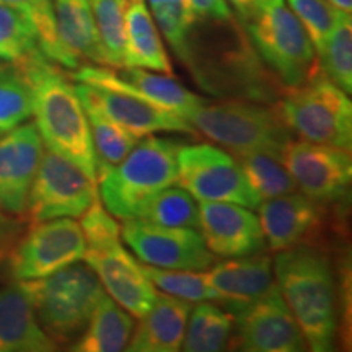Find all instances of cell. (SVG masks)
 Listing matches in <instances>:
<instances>
[{
	"mask_svg": "<svg viewBox=\"0 0 352 352\" xmlns=\"http://www.w3.org/2000/svg\"><path fill=\"white\" fill-rule=\"evenodd\" d=\"M32 87L34 126L43 144L96 184L98 168L85 109L76 85L41 51L16 63Z\"/></svg>",
	"mask_w": 352,
	"mask_h": 352,
	"instance_id": "6da1fadb",
	"label": "cell"
},
{
	"mask_svg": "<svg viewBox=\"0 0 352 352\" xmlns=\"http://www.w3.org/2000/svg\"><path fill=\"white\" fill-rule=\"evenodd\" d=\"M272 266L285 305L314 352L334 349L338 336V290L328 258L305 245L277 252Z\"/></svg>",
	"mask_w": 352,
	"mask_h": 352,
	"instance_id": "7a4b0ae2",
	"label": "cell"
},
{
	"mask_svg": "<svg viewBox=\"0 0 352 352\" xmlns=\"http://www.w3.org/2000/svg\"><path fill=\"white\" fill-rule=\"evenodd\" d=\"M182 142L145 135L118 165L101 170L96 189L101 204L116 219H138L158 192L176 184Z\"/></svg>",
	"mask_w": 352,
	"mask_h": 352,
	"instance_id": "3957f363",
	"label": "cell"
},
{
	"mask_svg": "<svg viewBox=\"0 0 352 352\" xmlns=\"http://www.w3.org/2000/svg\"><path fill=\"white\" fill-rule=\"evenodd\" d=\"M39 327L56 344H70L85 331L104 289L88 264H69L52 274L16 283Z\"/></svg>",
	"mask_w": 352,
	"mask_h": 352,
	"instance_id": "277c9868",
	"label": "cell"
},
{
	"mask_svg": "<svg viewBox=\"0 0 352 352\" xmlns=\"http://www.w3.org/2000/svg\"><path fill=\"white\" fill-rule=\"evenodd\" d=\"M212 142L222 145L233 155L267 152L283 158L284 147L292 132L280 118L279 109H270L246 101L201 103L184 118Z\"/></svg>",
	"mask_w": 352,
	"mask_h": 352,
	"instance_id": "5b68a950",
	"label": "cell"
},
{
	"mask_svg": "<svg viewBox=\"0 0 352 352\" xmlns=\"http://www.w3.org/2000/svg\"><path fill=\"white\" fill-rule=\"evenodd\" d=\"M279 114L292 134L315 144L351 151L352 103L349 95L318 69L305 83L290 87Z\"/></svg>",
	"mask_w": 352,
	"mask_h": 352,
	"instance_id": "8992f818",
	"label": "cell"
},
{
	"mask_svg": "<svg viewBox=\"0 0 352 352\" xmlns=\"http://www.w3.org/2000/svg\"><path fill=\"white\" fill-rule=\"evenodd\" d=\"M245 25L259 54L289 88L318 70L314 44L285 0H261Z\"/></svg>",
	"mask_w": 352,
	"mask_h": 352,
	"instance_id": "52a82bcc",
	"label": "cell"
},
{
	"mask_svg": "<svg viewBox=\"0 0 352 352\" xmlns=\"http://www.w3.org/2000/svg\"><path fill=\"white\" fill-rule=\"evenodd\" d=\"M176 165V184L197 202H233L250 209L261 204V197L248 183L236 158L217 145H182Z\"/></svg>",
	"mask_w": 352,
	"mask_h": 352,
	"instance_id": "ba28073f",
	"label": "cell"
},
{
	"mask_svg": "<svg viewBox=\"0 0 352 352\" xmlns=\"http://www.w3.org/2000/svg\"><path fill=\"white\" fill-rule=\"evenodd\" d=\"M96 199V184L78 166L50 148L43 152L26 202L30 222L82 217Z\"/></svg>",
	"mask_w": 352,
	"mask_h": 352,
	"instance_id": "9c48e42d",
	"label": "cell"
},
{
	"mask_svg": "<svg viewBox=\"0 0 352 352\" xmlns=\"http://www.w3.org/2000/svg\"><path fill=\"white\" fill-rule=\"evenodd\" d=\"M85 250L87 243L77 220L60 217L33 223L8 256L10 274L16 283L41 279L82 261Z\"/></svg>",
	"mask_w": 352,
	"mask_h": 352,
	"instance_id": "30bf717a",
	"label": "cell"
},
{
	"mask_svg": "<svg viewBox=\"0 0 352 352\" xmlns=\"http://www.w3.org/2000/svg\"><path fill=\"white\" fill-rule=\"evenodd\" d=\"M121 239L142 264L162 270L206 271L215 254L196 228L164 227L144 219L124 220Z\"/></svg>",
	"mask_w": 352,
	"mask_h": 352,
	"instance_id": "8fae6325",
	"label": "cell"
},
{
	"mask_svg": "<svg viewBox=\"0 0 352 352\" xmlns=\"http://www.w3.org/2000/svg\"><path fill=\"white\" fill-rule=\"evenodd\" d=\"M283 164L298 191L320 204L340 201L349 191L352 162L346 148L290 139L284 147Z\"/></svg>",
	"mask_w": 352,
	"mask_h": 352,
	"instance_id": "7c38bea8",
	"label": "cell"
},
{
	"mask_svg": "<svg viewBox=\"0 0 352 352\" xmlns=\"http://www.w3.org/2000/svg\"><path fill=\"white\" fill-rule=\"evenodd\" d=\"M233 349L246 352H300L307 341L280 296L277 284L266 296L235 315Z\"/></svg>",
	"mask_w": 352,
	"mask_h": 352,
	"instance_id": "4fadbf2b",
	"label": "cell"
},
{
	"mask_svg": "<svg viewBox=\"0 0 352 352\" xmlns=\"http://www.w3.org/2000/svg\"><path fill=\"white\" fill-rule=\"evenodd\" d=\"M83 261L94 270L107 296L126 311L140 318L151 310L157 298V289L122 245L121 236L87 245Z\"/></svg>",
	"mask_w": 352,
	"mask_h": 352,
	"instance_id": "5bb4252c",
	"label": "cell"
},
{
	"mask_svg": "<svg viewBox=\"0 0 352 352\" xmlns=\"http://www.w3.org/2000/svg\"><path fill=\"white\" fill-rule=\"evenodd\" d=\"M70 77L80 83H94L124 91L182 118H186L188 113L204 103L199 95L189 91L171 76L147 72L139 67L113 69L107 65H80L76 72L70 74Z\"/></svg>",
	"mask_w": 352,
	"mask_h": 352,
	"instance_id": "9a60e30c",
	"label": "cell"
},
{
	"mask_svg": "<svg viewBox=\"0 0 352 352\" xmlns=\"http://www.w3.org/2000/svg\"><path fill=\"white\" fill-rule=\"evenodd\" d=\"M76 91L80 101L94 104L109 120L118 122L139 139L157 132L197 135V131L184 118L124 91L80 82H77Z\"/></svg>",
	"mask_w": 352,
	"mask_h": 352,
	"instance_id": "2e32d148",
	"label": "cell"
},
{
	"mask_svg": "<svg viewBox=\"0 0 352 352\" xmlns=\"http://www.w3.org/2000/svg\"><path fill=\"white\" fill-rule=\"evenodd\" d=\"M199 230L215 256H246L267 248L258 215L233 202H199Z\"/></svg>",
	"mask_w": 352,
	"mask_h": 352,
	"instance_id": "e0dca14e",
	"label": "cell"
},
{
	"mask_svg": "<svg viewBox=\"0 0 352 352\" xmlns=\"http://www.w3.org/2000/svg\"><path fill=\"white\" fill-rule=\"evenodd\" d=\"M43 152V139L34 122H23L0 135V210L20 217L26 212Z\"/></svg>",
	"mask_w": 352,
	"mask_h": 352,
	"instance_id": "ac0fdd59",
	"label": "cell"
},
{
	"mask_svg": "<svg viewBox=\"0 0 352 352\" xmlns=\"http://www.w3.org/2000/svg\"><path fill=\"white\" fill-rule=\"evenodd\" d=\"M206 276L222 297L219 305L233 316L276 285L272 258L264 252L214 263L206 270Z\"/></svg>",
	"mask_w": 352,
	"mask_h": 352,
	"instance_id": "d6986e66",
	"label": "cell"
},
{
	"mask_svg": "<svg viewBox=\"0 0 352 352\" xmlns=\"http://www.w3.org/2000/svg\"><path fill=\"white\" fill-rule=\"evenodd\" d=\"M264 239L271 252H283L303 245L310 233L320 226L321 208L300 191L272 199H264L258 206Z\"/></svg>",
	"mask_w": 352,
	"mask_h": 352,
	"instance_id": "ffe728a7",
	"label": "cell"
},
{
	"mask_svg": "<svg viewBox=\"0 0 352 352\" xmlns=\"http://www.w3.org/2000/svg\"><path fill=\"white\" fill-rule=\"evenodd\" d=\"M192 303L183 298L158 294L151 310L140 316L126 351L176 352L182 351Z\"/></svg>",
	"mask_w": 352,
	"mask_h": 352,
	"instance_id": "44dd1931",
	"label": "cell"
},
{
	"mask_svg": "<svg viewBox=\"0 0 352 352\" xmlns=\"http://www.w3.org/2000/svg\"><path fill=\"white\" fill-rule=\"evenodd\" d=\"M57 344L39 327L19 285L0 289V352H51Z\"/></svg>",
	"mask_w": 352,
	"mask_h": 352,
	"instance_id": "7402d4cb",
	"label": "cell"
},
{
	"mask_svg": "<svg viewBox=\"0 0 352 352\" xmlns=\"http://www.w3.org/2000/svg\"><path fill=\"white\" fill-rule=\"evenodd\" d=\"M60 44L80 67L83 60L104 65L90 0H52Z\"/></svg>",
	"mask_w": 352,
	"mask_h": 352,
	"instance_id": "603a6c76",
	"label": "cell"
},
{
	"mask_svg": "<svg viewBox=\"0 0 352 352\" xmlns=\"http://www.w3.org/2000/svg\"><path fill=\"white\" fill-rule=\"evenodd\" d=\"M124 67L155 70L166 76L173 74L155 20L144 0L126 6Z\"/></svg>",
	"mask_w": 352,
	"mask_h": 352,
	"instance_id": "cb8c5ba5",
	"label": "cell"
},
{
	"mask_svg": "<svg viewBox=\"0 0 352 352\" xmlns=\"http://www.w3.org/2000/svg\"><path fill=\"white\" fill-rule=\"evenodd\" d=\"M134 320L129 311L104 294L100 298L85 331L72 349L77 352H120L129 344Z\"/></svg>",
	"mask_w": 352,
	"mask_h": 352,
	"instance_id": "d4e9b609",
	"label": "cell"
},
{
	"mask_svg": "<svg viewBox=\"0 0 352 352\" xmlns=\"http://www.w3.org/2000/svg\"><path fill=\"white\" fill-rule=\"evenodd\" d=\"M235 316L215 302H197L189 314L182 349L186 352L226 351Z\"/></svg>",
	"mask_w": 352,
	"mask_h": 352,
	"instance_id": "484cf974",
	"label": "cell"
},
{
	"mask_svg": "<svg viewBox=\"0 0 352 352\" xmlns=\"http://www.w3.org/2000/svg\"><path fill=\"white\" fill-rule=\"evenodd\" d=\"M82 104L87 114L88 127H90L96 168L100 173L101 170L120 164L131 152V148L139 142V138L131 134L118 122L109 120L107 114L101 113L94 104L87 103V101H82Z\"/></svg>",
	"mask_w": 352,
	"mask_h": 352,
	"instance_id": "4316f807",
	"label": "cell"
},
{
	"mask_svg": "<svg viewBox=\"0 0 352 352\" xmlns=\"http://www.w3.org/2000/svg\"><path fill=\"white\" fill-rule=\"evenodd\" d=\"M235 158L261 201L298 191L283 158L267 152H248L235 155Z\"/></svg>",
	"mask_w": 352,
	"mask_h": 352,
	"instance_id": "83f0119b",
	"label": "cell"
},
{
	"mask_svg": "<svg viewBox=\"0 0 352 352\" xmlns=\"http://www.w3.org/2000/svg\"><path fill=\"white\" fill-rule=\"evenodd\" d=\"M318 69L329 80L342 88L347 95L352 91V25L351 13L342 12L333 32L316 51Z\"/></svg>",
	"mask_w": 352,
	"mask_h": 352,
	"instance_id": "f1b7e54d",
	"label": "cell"
},
{
	"mask_svg": "<svg viewBox=\"0 0 352 352\" xmlns=\"http://www.w3.org/2000/svg\"><path fill=\"white\" fill-rule=\"evenodd\" d=\"M96 33L103 51L104 65L124 67L126 2L124 0H90Z\"/></svg>",
	"mask_w": 352,
	"mask_h": 352,
	"instance_id": "f546056e",
	"label": "cell"
},
{
	"mask_svg": "<svg viewBox=\"0 0 352 352\" xmlns=\"http://www.w3.org/2000/svg\"><path fill=\"white\" fill-rule=\"evenodd\" d=\"M0 3L16 8V10L23 12L28 16L34 26V32H36L39 50H41L47 59L72 70L78 67L76 60L67 54V51L60 44L56 28L54 3H52V0H0Z\"/></svg>",
	"mask_w": 352,
	"mask_h": 352,
	"instance_id": "4dcf8cb0",
	"label": "cell"
},
{
	"mask_svg": "<svg viewBox=\"0 0 352 352\" xmlns=\"http://www.w3.org/2000/svg\"><path fill=\"white\" fill-rule=\"evenodd\" d=\"M142 271L153 284V287L171 297L183 298L191 303L222 302L220 294L210 285L206 271L162 270V267H153L148 264H142Z\"/></svg>",
	"mask_w": 352,
	"mask_h": 352,
	"instance_id": "1f68e13d",
	"label": "cell"
},
{
	"mask_svg": "<svg viewBox=\"0 0 352 352\" xmlns=\"http://www.w3.org/2000/svg\"><path fill=\"white\" fill-rule=\"evenodd\" d=\"M138 219L164 227L196 228L199 230V204L186 189L173 186L162 192L145 206Z\"/></svg>",
	"mask_w": 352,
	"mask_h": 352,
	"instance_id": "d6a6232c",
	"label": "cell"
},
{
	"mask_svg": "<svg viewBox=\"0 0 352 352\" xmlns=\"http://www.w3.org/2000/svg\"><path fill=\"white\" fill-rule=\"evenodd\" d=\"M33 116L32 87L16 64L0 72V131H12Z\"/></svg>",
	"mask_w": 352,
	"mask_h": 352,
	"instance_id": "836d02e7",
	"label": "cell"
},
{
	"mask_svg": "<svg viewBox=\"0 0 352 352\" xmlns=\"http://www.w3.org/2000/svg\"><path fill=\"white\" fill-rule=\"evenodd\" d=\"M38 51V36L28 16L0 3V59L16 64Z\"/></svg>",
	"mask_w": 352,
	"mask_h": 352,
	"instance_id": "e575fe53",
	"label": "cell"
},
{
	"mask_svg": "<svg viewBox=\"0 0 352 352\" xmlns=\"http://www.w3.org/2000/svg\"><path fill=\"white\" fill-rule=\"evenodd\" d=\"M285 2L305 28L316 52L336 26L342 10L334 7L328 0H285Z\"/></svg>",
	"mask_w": 352,
	"mask_h": 352,
	"instance_id": "d590c367",
	"label": "cell"
},
{
	"mask_svg": "<svg viewBox=\"0 0 352 352\" xmlns=\"http://www.w3.org/2000/svg\"><path fill=\"white\" fill-rule=\"evenodd\" d=\"M153 20L162 30L166 41L171 44L182 60H189V30L196 19L186 2H171L164 6L152 7Z\"/></svg>",
	"mask_w": 352,
	"mask_h": 352,
	"instance_id": "8d00e7d4",
	"label": "cell"
},
{
	"mask_svg": "<svg viewBox=\"0 0 352 352\" xmlns=\"http://www.w3.org/2000/svg\"><path fill=\"white\" fill-rule=\"evenodd\" d=\"M25 233V222L20 215H12L0 210V266L10 256L12 250Z\"/></svg>",
	"mask_w": 352,
	"mask_h": 352,
	"instance_id": "74e56055",
	"label": "cell"
},
{
	"mask_svg": "<svg viewBox=\"0 0 352 352\" xmlns=\"http://www.w3.org/2000/svg\"><path fill=\"white\" fill-rule=\"evenodd\" d=\"M195 19H210L219 21L230 20L232 12L227 0H184Z\"/></svg>",
	"mask_w": 352,
	"mask_h": 352,
	"instance_id": "f35d334b",
	"label": "cell"
},
{
	"mask_svg": "<svg viewBox=\"0 0 352 352\" xmlns=\"http://www.w3.org/2000/svg\"><path fill=\"white\" fill-rule=\"evenodd\" d=\"M227 2H230V6L235 8L239 16L245 23L252 19L259 6H261V0H227Z\"/></svg>",
	"mask_w": 352,
	"mask_h": 352,
	"instance_id": "ab89813d",
	"label": "cell"
},
{
	"mask_svg": "<svg viewBox=\"0 0 352 352\" xmlns=\"http://www.w3.org/2000/svg\"><path fill=\"white\" fill-rule=\"evenodd\" d=\"M328 2L333 3L334 7L340 8V10H342V12L351 13V10H352V0H328Z\"/></svg>",
	"mask_w": 352,
	"mask_h": 352,
	"instance_id": "60d3db41",
	"label": "cell"
},
{
	"mask_svg": "<svg viewBox=\"0 0 352 352\" xmlns=\"http://www.w3.org/2000/svg\"><path fill=\"white\" fill-rule=\"evenodd\" d=\"M151 2V7L164 6V3H171V2H183V0H148Z\"/></svg>",
	"mask_w": 352,
	"mask_h": 352,
	"instance_id": "b9f144b4",
	"label": "cell"
},
{
	"mask_svg": "<svg viewBox=\"0 0 352 352\" xmlns=\"http://www.w3.org/2000/svg\"><path fill=\"white\" fill-rule=\"evenodd\" d=\"M8 65H10V63H6V60H0V72H2L3 69H7Z\"/></svg>",
	"mask_w": 352,
	"mask_h": 352,
	"instance_id": "7bdbcfd3",
	"label": "cell"
},
{
	"mask_svg": "<svg viewBox=\"0 0 352 352\" xmlns=\"http://www.w3.org/2000/svg\"><path fill=\"white\" fill-rule=\"evenodd\" d=\"M124 2H126V6H127V3H132V2H142V0H124Z\"/></svg>",
	"mask_w": 352,
	"mask_h": 352,
	"instance_id": "ee69618b",
	"label": "cell"
},
{
	"mask_svg": "<svg viewBox=\"0 0 352 352\" xmlns=\"http://www.w3.org/2000/svg\"><path fill=\"white\" fill-rule=\"evenodd\" d=\"M2 134H3V132H2V131H0V135H2Z\"/></svg>",
	"mask_w": 352,
	"mask_h": 352,
	"instance_id": "f6af8a7d",
	"label": "cell"
}]
</instances>
